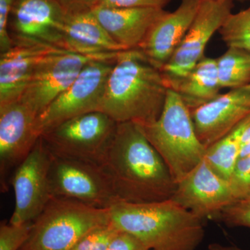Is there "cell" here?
Wrapping results in <instances>:
<instances>
[{
  "instance_id": "obj_1",
  "label": "cell",
  "mask_w": 250,
  "mask_h": 250,
  "mask_svg": "<svg viewBox=\"0 0 250 250\" xmlns=\"http://www.w3.org/2000/svg\"><path fill=\"white\" fill-rule=\"evenodd\" d=\"M99 165L119 201H164L175 191L177 184L170 170L137 123H118Z\"/></svg>"
},
{
  "instance_id": "obj_2",
  "label": "cell",
  "mask_w": 250,
  "mask_h": 250,
  "mask_svg": "<svg viewBox=\"0 0 250 250\" xmlns=\"http://www.w3.org/2000/svg\"><path fill=\"white\" fill-rule=\"evenodd\" d=\"M169 86L162 72L139 48L118 54L108 77L100 111L116 123H154L160 116Z\"/></svg>"
},
{
  "instance_id": "obj_3",
  "label": "cell",
  "mask_w": 250,
  "mask_h": 250,
  "mask_svg": "<svg viewBox=\"0 0 250 250\" xmlns=\"http://www.w3.org/2000/svg\"><path fill=\"white\" fill-rule=\"evenodd\" d=\"M111 223L149 250H196L205 237L202 219L172 199L149 203L118 201L109 208Z\"/></svg>"
},
{
  "instance_id": "obj_4",
  "label": "cell",
  "mask_w": 250,
  "mask_h": 250,
  "mask_svg": "<svg viewBox=\"0 0 250 250\" xmlns=\"http://www.w3.org/2000/svg\"><path fill=\"white\" fill-rule=\"evenodd\" d=\"M142 127L176 184L205 159L207 148L197 136L191 111L172 88L167 90L165 104L159 118Z\"/></svg>"
},
{
  "instance_id": "obj_5",
  "label": "cell",
  "mask_w": 250,
  "mask_h": 250,
  "mask_svg": "<svg viewBox=\"0 0 250 250\" xmlns=\"http://www.w3.org/2000/svg\"><path fill=\"white\" fill-rule=\"evenodd\" d=\"M109 223V208L52 197L33 222L29 238L20 250H70L92 230Z\"/></svg>"
},
{
  "instance_id": "obj_6",
  "label": "cell",
  "mask_w": 250,
  "mask_h": 250,
  "mask_svg": "<svg viewBox=\"0 0 250 250\" xmlns=\"http://www.w3.org/2000/svg\"><path fill=\"white\" fill-rule=\"evenodd\" d=\"M118 124L103 112H90L61 123L41 137L54 156L99 165Z\"/></svg>"
},
{
  "instance_id": "obj_7",
  "label": "cell",
  "mask_w": 250,
  "mask_h": 250,
  "mask_svg": "<svg viewBox=\"0 0 250 250\" xmlns=\"http://www.w3.org/2000/svg\"><path fill=\"white\" fill-rule=\"evenodd\" d=\"M116 58L97 59L85 65L71 85L36 118V131L40 137L67 120L100 111L106 82Z\"/></svg>"
},
{
  "instance_id": "obj_8",
  "label": "cell",
  "mask_w": 250,
  "mask_h": 250,
  "mask_svg": "<svg viewBox=\"0 0 250 250\" xmlns=\"http://www.w3.org/2000/svg\"><path fill=\"white\" fill-rule=\"evenodd\" d=\"M49 183L52 197L108 209L119 201L100 165L52 154Z\"/></svg>"
},
{
  "instance_id": "obj_9",
  "label": "cell",
  "mask_w": 250,
  "mask_h": 250,
  "mask_svg": "<svg viewBox=\"0 0 250 250\" xmlns=\"http://www.w3.org/2000/svg\"><path fill=\"white\" fill-rule=\"evenodd\" d=\"M233 0H202L187 34L161 69L169 88L175 89L202 59L207 44L232 13Z\"/></svg>"
},
{
  "instance_id": "obj_10",
  "label": "cell",
  "mask_w": 250,
  "mask_h": 250,
  "mask_svg": "<svg viewBox=\"0 0 250 250\" xmlns=\"http://www.w3.org/2000/svg\"><path fill=\"white\" fill-rule=\"evenodd\" d=\"M119 52L81 54L62 50L50 54L36 67L20 100L39 116L71 85L87 64L97 59H116Z\"/></svg>"
},
{
  "instance_id": "obj_11",
  "label": "cell",
  "mask_w": 250,
  "mask_h": 250,
  "mask_svg": "<svg viewBox=\"0 0 250 250\" xmlns=\"http://www.w3.org/2000/svg\"><path fill=\"white\" fill-rule=\"evenodd\" d=\"M52 156L40 137L15 170L11 179L15 195V208L9 222L11 225L33 223L52 198L49 183Z\"/></svg>"
},
{
  "instance_id": "obj_12",
  "label": "cell",
  "mask_w": 250,
  "mask_h": 250,
  "mask_svg": "<svg viewBox=\"0 0 250 250\" xmlns=\"http://www.w3.org/2000/svg\"><path fill=\"white\" fill-rule=\"evenodd\" d=\"M171 199L202 220H218L222 210L236 202L228 181L215 173L205 159L177 183Z\"/></svg>"
},
{
  "instance_id": "obj_13",
  "label": "cell",
  "mask_w": 250,
  "mask_h": 250,
  "mask_svg": "<svg viewBox=\"0 0 250 250\" xmlns=\"http://www.w3.org/2000/svg\"><path fill=\"white\" fill-rule=\"evenodd\" d=\"M37 114L21 100L0 106V179L7 190L10 171L29 155L40 136L36 131Z\"/></svg>"
},
{
  "instance_id": "obj_14",
  "label": "cell",
  "mask_w": 250,
  "mask_h": 250,
  "mask_svg": "<svg viewBox=\"0 0 250 250\" xmlns=\"http://www.w3.org/2000/svg\"><path fill=\"white\" fill-rule=\"evenodd\" d=\"M191 116L199 139L209 147L250 116V83L219 94Z\"/></svg>"
},
{
  "instance_id": "obj_15",
  "label": "cell",
  "mask_w": 250,
  "mask_h": 250,
  "mask_svg": "<svg viewBox=\"0 0 250 250\" xmlns=\"http://www.w3.org/2000/svg\"><path fill=\"white\" fill-rule=\"evenodd\" d=\"M65 16L59 0H16L9 21L13 40L37 41L62 49Z\"/></svg>"
},
{
  "instance_id": "obj_16",
  "label": "cell",
  "mask_w": 250,
  "mask_h": 250,
  "mask_svg": "<svg viewBox=\"0 0 250 250\" xmlns=\"http://www.w3.org/2000/svg\"><path fill=\"white\" fill-rule=\"evenodd\" d=\"M0 57V106L18 101L36 67L50 54L65 49L37 41L14 39Z\"/></svg>"
},
{
  "instance_id": "obj_17",
  "label": "cell",
  "mask_w": 250,
  "mask_h": 250,
  "mask_svg": "<svg viewBox=\"0 0 250 250\" xmlns=\"http://www.w3.org/2000/svg\"><path fill=\"white\" fill-rule=\"evenodd\" d=\"M202 0H182L177 9L166 12L152 26L139 49L156 68L172 57L198 12Z\"/></svg>"
},
{
  "instance_id": "obj_18",
  "label": "cell",
  "mask_w": 250,
  "mask_h": 250,
  "mask_svg": "<svg viewBox=\"0 0 250 250\" xmlns=\"http://www.w3.org/2000/svg\"><path fill=\"white\" fill-rule=\"evenodd\" d=\"M108 34L125 49L139 48L152 26L167 11L160 8H93Z\"/></svg>"
},
{
  "instance_id": "obj_19",
  "label": "cell",
  "mask_w": 250,
  "mask_h": 250,
  "mask_svg": "<svg viewBox=\"0 0 250 250\" xmlns=\"http://www.w3.org/2000/svg\"><path fill=\"white\" fill-rule=\"evenodd\" d=\"M62 48L81 54H111L126 50L113 40L91 10L66 13Z\"/></svg>"
},
{
  "instance_id": "obj_20",
  "label": "cell",
  "mask_w": 250,
  "mask_h": 250,
  "mask_svg": "<svg viewBox=\"0 0 250 250\" xmlns=\"http://www.w3.org/2000/svg\"><path fill=\"white\" fill-rule=\"evenodd\" d=\"M221 89L216 59L205 57L174 90L192 111L216 98Z\"/></svg>"
},
{
  "instance_id": "obj_21",
  "label": "cell",
  "mask_w": 250,
  "mask_h": 250,
  "mask_svg": "<svg viewBox=\"0 0 250 250\" xmlns=\"http://www.w3.org/2000/svg\"><path fill=\"white\" fill-rule=\"evenodd\" d=\"M250 121V116L218 141L207 148L205 160L215 173L229 181L239 159L241 137Z\"/></svg>"
},
{
  "instance_id": "obj_22",
  "label": "cell",
  "mask_w": 250,
  "mask_h": 250,
  "mask_svg": "<svg viewBox=\"0 0 250 250\" xmlns=\"http://www.w3.org/2000/svg\"><path fill=\"white\" fill-rule=\"evenodd\" d=\"M219 81L222 88H240L250 83V54L229 47L216 59Z\"/></svg>"
},
{
  "instance_id": "obj_23",
  "label": "cell",
  "mask_w": 250,
  "mask_h": 250,
  "mask_svg": "<svg viewBox=\"0 0 250 250\" xmlns=\"http://www.w3.org/2000/svg\"><path fill=\"white\" fill-rule=\"evenodd\" d=\"M225 43L229 47L250 54V8L231 13L219 29Z\"/></svg>"
},
{
  "instance_id": "obj_24",
  "label": "cell",
  "mask_w": 250,
  "mask_h": 250,
  "mask_svg": "<svg viewBox=\"0 0 250 250\" xmlns=\"http://www.w3.org/2000/svg\"><path fill=\"white\" fill-rule=\"evenodd\" d=\"M228 182L236 202L250 200V154L238 159Z\"/></svg>"
},
{
  "instance_id": "obj_25",
  "label": "cell",
  "mask_w": 250,
  "mask_h": 250,
  "mask_svg": "<svg viewBox=\"0 0 250 250\" xmlns=\"http://www.w3.org/2000/svg\"><path fill=\"white\" fill-rule=\"evenodd\" d=\"M118 231L119 229L111 222L108 225L92 230L82 237L70 250H106Z\"/></svg>"
},
{
  "instance_id": "obj_26",
  "label": "cell",
  "mask_w": 250,
  "mask_h": 250,
  "mask_svg": "<svg viewBox=\"0 0 250 250\" xmlns=\"http://www.w3.org/2000/svg\"><path fill=\"white\" fill-rule=\"evenodd\" d=\"M33 223L21 225L0 224V250H20L30 235Z\"/></svg>"
},
{
  "instance_id": "obj_27",
  "label": "cell",
  "mask_w": 250,
  "mask_h": 250,
  "mask_svg": "<svg viewBox=\"0 0 250 250\" xmlns=\"http://www.w3.org/2000/svg\"><path fill=\"white\" fill-rule=\"evenodd\" d=\"M218 220L230 228H250V200L234 202L225 207Z\"/></svg>"
},
{
  "instance_id": "obj_28",
  "label": "cell",
  "mask_w": 250,
  "mask_h": 250,
  "mask_svg": "<svg viewBox=\"0 0 250 250\" xmlns=\"http://www.w3.org/2000/svg\"><path fill=\"white\" fill-rule=\"evenodd\" d=\"M16 0H0V51L4 53L14 45L9 32L10 16Z\"/></svg>"
},
{
  "instance_id": "obj_29",
  "label": "cell",
  "mask_w": 250,
  "mask_h": 250,
  "mask_svg": "<svg viewBox=\"0 0 250 250\" xmlns=\"http://www.w3.org/2000/svg\"><path fill=\"white\" fill-rule=\"evenodd\" d=\"M172 0H100L94 8H160Z\"/></svg>"
},
{
  "instance_id": "obj_30",
  "label": "cell",
  "mask_w": 250,
  "mask_h": 250,
  "mask_svg": "<svg viewBox=\"0 0 250 250\" xmlns=\"http://www.w3.org/2000/svg\"><path fill=\"white\" fill-rule=\"evenodd\" d=\"M106 250H149L137 238L119 230Z\"/></svg>"
},
{
  "instance_id": "obj_31",
  "label": "cell",
  "mask_w": 250,
  "mask_h": 250,
  "mask_svg": "<svg viewBox=\"0 0 250 250\" xmlns=\"http://www.w3.org/2000/svg\"><path fill=\"white\" fill-rule=\"evenodd\" d=\"M100 0H59L66 13H76L90 11L95 7Z\"/></svg>"
},
{
  "instance_id": "obj_32",
  "label": "cell",
  "mask_w": 250,
  "mask_h": 250,
  "mask_svg": "<svg viewBox=\"0 0 250 250\" xmlns=\"http://www.w3.org/2000/svg\"><path fill=\"white\" fill-rule=\"evenodd\" d=\"M250 154V121L243 131L241 137V147L240 158L245 157Z\"/></svg>"
},
{
  "instance_id": "obj_33",
  "label": "cell",
  "mask_w": 250,
  "mask_h": 250,
  "mask_svg": "<svg viewBox=\"0 0 250 250\" xmlns=\"http://www.w3.org/2000/svg\"><path fill=\"white\" fill-rule=\"evenodd\" d=\"M208 250H243L235 246H225L220 243H213L208 246Z\"/></svg>"
},
{
  "instance_id": "obj_34",
  "label": "cell",
  "mask_w": 250,
  "mask_h": 250,
  "mask_svg": "<svg viewBox=\"0 0 250 250\" xmlns=\"http://www.w3.org/2000/svg\"></svg>"
}]
</instances>
